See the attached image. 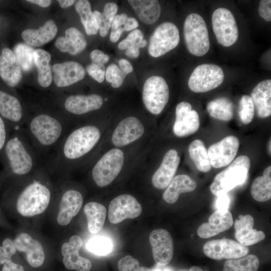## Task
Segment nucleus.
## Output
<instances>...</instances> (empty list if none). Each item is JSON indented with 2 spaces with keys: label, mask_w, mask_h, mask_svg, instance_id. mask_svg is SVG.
<instances>
[{
  "label": "nucleus",
  "mask_w": 271,
  "mask_h": 271,
  "mask_svg": "<svg viewBox=\"0 0 271 271\" xmlns=\"http://www.w3.org/2000/svg\"><path fill=\"white\" fill-rule=\"evenodd\" d=\"M224 79L222 69L213 64H202L197 66L188 82L190 89L194 92H205L219 86Z\"/></svg>",
  "instance_id": "obj_9"
},
{
  "label": "nucleus",
  "mask_w": 271,
  "mask_h": 271,
  "mask_svg": "<svg viewBox=\"0 0 271 271\" xmlns=\"http://www.w3.org/2000/svg\"><path fill=\"white\" fill-rule=\"evenodd\" d=\"M180 42L179 31L171 22H164L157 27L151 35L149 53L153 57L164 55L175 49Z\"/></svg>",
  "instance_id": "obj_11"
},
{
  "label": "nucleus",
  "mask_w": 271,
  "mask_h": 271,
  "mask_svg": "<svg viewBox=\"0 0 271 271\" xmlns=\"http://www.w3.org/2000/svg\"><path fill=\"white\" fill-rule=\"evenodd\" d=\"M16 249L26 253L28 263L32 267L41 266L45 260L43 247L40 242L26 233L18 235L14 241Z\"/></svg>",
  "instance_id": "obj_22"
},
{
  "label": "nucleus",
  "mask_w": 271,
  "mask_h": 271,
  "mask_svg": "<svg viewBox=\"0 0 271 271\" xmlns=\"http://www.w3.org/2000/svg\"><path fill=\"white\" fill-rule=\"evenodd\" d=\"M50 189L38 180L27 185L19 195L16 203L18 212L25 217H32L43 213L51 199Z\"/></svg>",
  "instance_id": "obj_4"
},
{
  "label": "nucleus",
  "mask_w": 271,
  "mask_h": 271,
  "mask_svg": "<svg viewBox=\"0 0 271 271\" xmlns=\"http://www.w3.org/2000/svg\"><path fill=\"white\" fill-rule=\"evenodd\" d=\"M99 127L87 123L71 128L44 162L47 169H66L87 157L99 142Z\"/></svg>",
  "instance_id": "obj_1"
},
{
  "label": "nucleus",
  "mask_w": 271,
  "mask_h": 271,
  "mask_svg": "<svg viewBox=\"0 0 271 271\" xmlns=\"http://www.w3.org/2000/svg\"><path fill=\"white\" fill-rule=\"evenodd\" d=\"M59 5L62 8H67L73 5L75 1L74 0H59Z\"/></svg>",
  "instance_id": "obj_59"
},
{
  "label": "nucleus",
  "mask_w": 271,
  "mask_h": 271,
  "mask_svg": "<svg viewBox=\"0 0 271 271\" xmlns=\"http://www.w3.org/2000/svg\"><path fill=\"white\" fill-rule=\"evenodd\" d=\"M204 254L208 257L220 260L243 257L248 254L249 249L234 240L222 238L209 241L203 246Z\"/></svg>",
  "instance_id": "obj_12"
},
{
  "label": "nucleus",
  "mask_w": 271,
  "mask_h": 271,
  "mask_svg": "<svg viewBox=\"0 0 271 271\" xmlns=\"http://www.w3.org/2000/svg\"><path fill=\"white\" fill-rule=\"evenodd\" d=\"M259 265V261L257 256L247 254L240 258L226 260L223 271H257Z\"/></svg>",
  "instance_id": "obj_40"
},
{
  "label": "nucleus",
  "mask_w": 271,
  "mask_h": 271,
  "mask_svg": "<svg viewBox=\"0 0 271 271\" xmlns=\"http://www.w3.org/2000/svg\"><path fill=\"white\" fill-rule=\"evenodd\" d=\"M57 27L54 21L49 20L38 29H26L22 33L26 43L30 46L40 47L51 41L57 33Z\"/></svg>",
  "instance_id": "obj_30"
},
{
  "label": "nucleus",
  "mask_w": 271,
  "mask_h": 271,
  "mask_svg": "<svg viewBox=\"0 0 271 271\" xmlns=\"http://www.w3.org/2000/svg\"><path fill=\"white\" fill-rule=\"evenodd\" d=\"M189 156L196 168L202 172H207L211 168L208 153L203 142L195 140L190 145L188 149Z\"/></svg>",
  "instance_id": "obj_37"
},
{
  "label": "nucleus",
  "mask_w": 271,
  "mask_h": 271,
  "mask_svg": "<svg viewBox=\"0 0 271 271\" xmlns=\"http://www.w3.org/2000/svg\"><path fill=\"white\" fill-rule=\"evenodd\" d=\"M103 104V98L97 94H76L66 98L64 107L70 114L81 115L99 109Z\"/></svg>",
  "instance_id": "obj_20"
},
{
  "label": "nucleus",
  "mask_w": 271,
  "mask_h": 271,
  "mask_svg": "<svg viewBox=\"0 0 271 271\" xmlns=\"http://www.w3.org/2000/svg\"><path fill=\"white\" fill-rule=\"evenodd\" d=\"M230 202V199L227 193L217 196L215 201L217 210H228Z\"/></svg>",
  "instance_id": "obj_51"
},
{
  "label": "nucleus",
  "mask_w": 271,
  "mask_h": 271,
  "mask_svg": "<svg viewBox=\"0 0 271 271\" xmlns=\"http://www.w3.org/2000/svg\"><path fill=\"white\" fill-rule=\"evenodd\" d=\"M250 166L249 158L245 155L238 157L224 170L218 174L210 185L211 193L215 196L227 193L245 182Z\"/></svg>",
  "instance_id": "obj_5"
},
{
  "label": "nucleus",
  "mask_w": 271,
  "mask_h": 271,
  "mask_svg": "<svg viewBox=\"0 0 271 271\" xmlns=\"http://www.w3.org/2000/svg\"><path fill=\"white\" fill-rule=\"evenodd\" d=\"M34 64L38 70V81L42 87L46 88L50 85L52 76L49 62L50 54L46 51L39 49L34 52Z\"/></svg>",
  "instance_id": "obj_34"
},
{
  "label": "nucleus",
  "mask_w": 271,
  "mask_h": 271,
  "mask_svg": "<svg viewBox=\"0 0 271 271\" xmlns=\"http://www.w3.org/2000/svg\"><path fill=\"white\" fill-rule=\"evenodd\" d=\"M56 47L62 52L75 55L84 50L87 42L83 34L77 28L70 27L65 31L64 37H59L55 42Z\"/></svg>",
  "instance_id": "obj_29"
},
{
  "label": "nucleus",
  "mask_w": 271,
  "mask_h": 271,
  "mask_svg": "<svg viewBox=\"0 0 271 271\" xmlns=\"http://www.w3.org/2000/svg\"><path fill=\"white\" fill-rule=\"evenodd\" d=\"M88 74L95 80L102 83L105 78V69L103 64L92 62L86 67Z\"/></svg>",
  "instance_id": "obj_48"
},
{
  "label": "nucleus",
  "mask_w": 271,
  "mask_h": 271,
  "mask_svg": "<svg viewBox=\"0 0 271 271\" xmlns=\"http://www.w3.org/2000/svg\"><path fill=\"white\" fill-rule=\"evenodd\" d=\"M117 266L119 271H141L139 260L130 255L121 258Z\"/></svg>",
  "instance_id": "obj_47"
},
{
  "label": "nucleus",
  "mask_w": 271,
  "mask_h": 271,
  "mask_svg": "<svg viewBox=\"0 0 271 271\" xmlns=\"http://www.w3.org/2000/svg\"><path fill=\"white\" fill-rule=\"evenodd\" d=\"M0 76L9 86L14 87L21 81L22 69L12 50L5 48L0 55Z\"/></svg>",
  "instance_id": "obj_27"
},
{
  "label": "nucleus",
  "mask_w": 271,
  "mask_h": 271,
  "mask_svg": "<svg viewBox=\"0 0 271 271\" xmlns=\"http://www.w3.org/2000/svg\"><path fill=\"white\" fill-rule=\"evenodd\" d=\"M253 198L258 202H265L271 198V167H267L262 176L256 178L251 186Z\"/></svg>",
  "instance_id": "obj_35"
},
{
  "label": "nucleus",
  "mask_w": 271,
  "mask_h": 271,
  "mask_svg": "<svg viewBox=\"0 0 271 271\" xmlns=\"http://www.w3.org/2000/svg\"><path fill=\"white\" fill-rule=\"evenodd\" d=\"M269 154L270 155V145H271V143H270V140H269ZM268 149H269V147H268Z\"/></svg>",
  "instance_id": "obj_62"
},
{
  "label": "nucleus",
  "mask_w": 271,
  "mask_h": 271,
  "mask_svg": "<svg viewBox=\"0 0 271 271\" xmlns=\"http://www.w3.org/2000/svg\"><path fill=\"white\" fill-rule=\"evenodd\" d=\"M28 2L38 5L43 8L48 7L51 4L52 1L50 0H28Z\"/></svg>",
  "instance_id": "obj_58"
},
{
  "label": "nucleus",
  "mask_w": 271,
  "mask_h": 271,
  "mask_svg": "<svg viewBox=\"0 0 271 271\" xmlns=\"http://www.w3.org/2000/svg\"><path fill=\"white\" fill-rule=\"evenodd\" d=\"M139 26L138 21L133 17H127L123 26V31H129L135 30Z\"/></svg>",
  "instance_id": "obj_55"
},
{
  "label": "nucleus",
  "mask_w": 271,
  "mask_h": 271,
  "mask_svg": "<svg viewBox=\"0 0 271 271\" xmlns=\"http://www.w3.org/2000/svg\"><path fill=\"white\" fill-rule=\"evenodd\" d=\"M207 110L212 117L223 121H229L233 116V107L227 98L220 97L209 102Z\"/></svg>",
  "instance_id": "obj_38"
},
{
  "label": "nucleus",
  "mask_w": 271,
  "mask_h": 271,
  "mask_svg": "<svg viewBox=\"0 0 271 271\" xmlns=\"http://www.w3.org/2000/svg\"><path fill=\"white\" fill-rule=\"evenodd\" d=\"M34 50L25 43H18L14 48V53L21 69L28 72L33 67L34 64Z\"/></svg>",
  "instance_id": "obj_41"
},
{
  "label": "nucleus",
  "mask_w": 271,
  "mask_h": 271,
  "mask_svg": "<svg viewBox=\"0 0 271 271\" xmlns=\"http://www.w3.org/2000/svg\"><path fill=\"white\" fill-rule=\"evenodd\" d=\"M72 123L63 117L41 113L27 117L23 128L44 163L71 128Z\"/></svg>",
  "instance_id": "obj_2"
},
{
  "label": "nucleus",
  "mask_w": 271,
  "mask_h": 271,
  "mask_svg": "<svg viewBox=\"0 0 271 271\" xmlns=\"http://www.w3.org/2000/svg\"><path fill=\"white\" fill-rule=\"evenodd\" d=\"M151 271H164V270H161V269H160L159 268H156V269H153Z\"/></svg>",
  "instance_id": "obj_61"
},
{
  "label": "nucleus",
  "mask_w": 271,
  "mask_h": 271,
  "mask_svg": "<svg viewBox=\"0 0 271 271\" xmlns=\"http://www.w3.org/2000/svg\"><path fill=\"white\" fill-rule=\"evenodd\" d=\"M254 219L249 214L240 215L234 223L235 236L238 242L244 246L254 244L265 238L262 231L253 229Z\"/></svg>",
  "instance_id": "obj_26"
},
{
  "label": "nucleus",
  "mask_w": 271,
  "mask_h": 271,
  "mask_svg": "<svg viewBox=\"0 0 271 271\" xmlns=\"http://www.w3.org/2000/svg\"><path fill=\"white\" fill-rule=\"evenodd\" d=\"M142 212V205L136 198L129 194H122L110 201L108 219L111 223L117 224L126 219L137 218Z\"/></svg>",
  "instance_id": "obj_13"
},
{
  "label": "nucleus",
  "mask_w": 271,
  "mask_h": 271,
  "mask_svg": "<svg viewBox=\"0 0 271 271\" xmlns=\"http://www.w3.org/2000/svg\"><path fill=\"white\" fill-rule=\"evenodd\" d=\"M183 31L185 43L190 53L202 57L208 52L210 46L208 31L200 15L189 14L185 20Z\"/></svg>",
  "instance_id": "obj_6"
},
{
  "label": "nucleus",
  "mask_w": 271,
  "mask_h": 271,
  "mask_svg": "<svg viewBox=\"0 0 271 271\" xmlns=\"http://www.w3.org/2000/svg\"><path fill=\"white\" fill-rule=\"evenodd\" d=\"M233 223L232 215L228 210H217L209 217L208 222L199 226L197 234L202 238H208L229 229Z\"/></svg>",
  "instance_id": "obj_23"
},
{
  "label": "nucleus",
  "mask_w": 271,
  "mask_h": 271,
  "mask_svg": "<svg viewBox=\"0 0 271 271\" xmlns=\"http://www.w3.org/2000/svg\"><path fill=\"white\" fill-rule=\"evenodd\" d=\"M169 98V88L165 79L154 75L145 81L142 91V99L146 109L154 115L160 114Z\"/></svg>",
  "instance_id": "obj_8"
},
{
  "label": "nucleus",
  "mask_w": 271,
  "mask_h": 271,
  "mask_svg": "<svg viewBox=\"0 0 271 271\" xmlns=\"http://www.w3.org/2000/svg\"><path fill=\"white\" fill-rule=\"evenodd\" d=\"M144 132V125L138 118L127 116L116 125L112 132L111 141L115 147H125L140 139Z\"/></svg>",
  "instance_id": "obj_15"
},
{
  "label": "nucleus",
  "mask_w": 271,
  "mask_h": 271,
  "mask_svg": "<svg viewBox=\"0 0 271 271\" xmlns=\"http://www.w3.org/2000/svg\"><path fill=\"white\" fill-rule=\"evenodd\" d=\"M239 144L237 137L229 136L210 146L207 153L211 166L220 168L229 165L237 154Z\"/></svg>",
  "instance_id": "obj_14"
},
{
  "label": "nucleus",
  "mask_w": 271,
  "mask_h": 271,
  "mask_svg": "<svg viewBox=\"0 0 271 271\" xmlns=\"http://www.w3.org/2000/svg\"><path fill=\"white\" fill-rule=\"evenodd\" d=\"M13 136L4 148L5 158L11 172L15 175L26 176L44 164L23 127L14 129Z\"/></svg>",
  "instance_id": "obj_3"
},
{
  "label": "nucleus",
  "mask_w": 271,
  "mask_h": 271,
  "mask_svg": "<svg viewBox=\"0 0 271 271\" xmlns=\"http://www.w3.org/2000/svg\"><path fill=\"white\" fill-rule=\"evenodd\" d=\"M82 245V239L77 235L72 236L68 242L62 244L61 253L63 256V262L67 269L77 271H90L91 269L90 260L79 254Z\"/></svg>",
  "instance_id": "obj_18"
},
{
  "label": "nucleus",
  "mask_w": 271,
  "mask_h": 271,
  "mask_svg": "<svg viewBox=\"0 0 271 271\" xmlns=\"http://www.w3.org/2000/svg\"><path fill=\"white\" fill-rule=\"evenodd\" d=\"M90 58L93 63L104 65L109 60V57L99 50H94L90 53Z\"/></svg>",
  "instance_id": "obj_50"
},
{
  "label": "nucleus",
  "mask_w": 271,
  "mask_h": 271,
  "mask_svg": "<svg viewBox=\"0 0 271 271\" xmlns=\"http://www.w3.org/2000/svg\"><path fill=\"white\" fill-rule=\"evenodd\" d=\"M117 10L116 3L108 2L104 5L103 13L98 11L93 12L101 37H104L107 35Z\"/></svg>",
  "instance_id": "obj_39"
},
{
  "label": "nucleus",
  "mask_w": 271,
  "mask_h": 271,
  "mask_svg": "<svg viewBox=\"0 0 271 271\" xmlns=\"http://www.w3.org/2000/svg\"><path fill=\"white\" fill-rule=\"evenodd\" d=\"M88 251L98 255H105L112 251V242L108 237L95 236L90 238L86 243Z\"/></svg>",
  "instance_id": "obj_42"
},
{
  "label": "nucleus",
  "mask_w": 271,
  "mask_h": 271,
  "mask_svg": "<svg viewBox=\"0 0 271 271\" xmlns=\"http://www.w3.org/2000/svg\"><path fill=\"white\" fill-rule=\"evenodd\" d=\"M53 80L58 87L69 86L83 79L85 71L83 67L75 61L56 63L53 66Z\"/></svg>",
  "instance_id": "obj_21"
},
{
  "label": "nucleus",
  "mask_w": 271,
  "mask_h": 271,
  "mask_svg": "<svg viewBox=\"0 0 271 271\" xmlns=\"http://www.w3.org/2000/svg\"><path fill=\"white\" fill-rule=\"evenodd\" d=\"M118 64L121 70L126 75L133 71V67L130 63L125 59L119 60Z\"/></svg>",
  "instance_id": "obj_56"
},
{
  "label": "nucleus",
  "mask_w": 271,
  "mask_h": 271,
  "mask_svg": "<svg viewBox=\"0 0 271 271\" xmlns=\"http://www.w3.org/2000/svg\"><path fill=\"white\" fill-rule=\"evenodd\" d=\"M84 212L87 220L88 231L93 234L101 231L106 217L105 206L98 202H90L84 206Z\"/></svg>",
  "instance_id": "obj_33"
},
{
  "label": "nucleus",
  "mask_w": 271,
  "mask_h": 271,
  "mask_svg": "<svg viewBox=\"0 0 271 271\" xmlns=\"http://www.w3.org/2000/svg\"><path fill=\"white\" fill-rule=\"evenodd\" d=\"M128 3L144 23L151 25L159 19L161 7L157 0H129Z\"/></svg>",
  "instance_id": "obj_32"
},
{
  "label": "nucleus",
  "mask_w": 271,
  "mask_h": 271,
  "mask_svg": "<svg viewBox=\"0 0 271 271\" xmlns=\"http://www.w3.org/2000/svg\"><path fill=\"white\" fill-rule=\"evenodd\" d=\"M180 162V158L176 150L168 151L152 176L153 185L158 189L166 188L174 177Z\"/></svg>",
  "instance_id": "obj_19"
},
{
  "label": "nucleus",
  "mask_w": 271,
  "mask_h": 271,
  "mask_svg": "<svg viewBox=\"0 0 271 271\" xmlns=\"http://www.w3.org/2000/svg\"><path fill=\"white\" fill-rule=\"evenodd\" d=\"M7 129L6 123L0 116V151L5 148L7 143Z\"/></svg>",
  "instance_id": "obj_52"
},
{
  "label": "nucleus",
  "mask_w": 271,
  "mask_h": 271,
  "mask_svg": "<svg viewBox=\"0 0 271 271\" xmlns=\"http://www.w3.org/2000/svg\"><path fill=\"white\" fill-rule=\"evenodd\" d=\"M75 8L80 18L86 34L88 35L96 34L99 30L98 26L89 1H78L75 4Z\"/></svg>",
  "instance_id": "obj_36"
},
{
  "label": "nucleus",
  "mask_w": 271,
  "mask_h": 271,
  "mask_svg": "<svg viewBox=\"0 0 271 271\" xmlns=\"http://www.w3.org/2000/svg\"><path fill=\"white\" fill-rule=\"evenodd\" d=\"M254 114V106L251 97L244 95L240 99L239 105L238 114L242 122L248 124L253 119Z\"/></svg>",
  "instance_id": "obj_43"
},
{
  "label": "nucleus",
  "mask_w": 271,
  "mask_h": 271,
  "mask_svg": "<svg viewBox=\"0 0 271 271\" xmlns=\"http://www.w3.org/2000/svg\"><path fill=\"white\" fill-rule=\"evenodd\" d=\"M126 75L117 65L112 63L105 70V78L112 87L117 88L122 84Z\"/></svg>",
  "instance_id": "obj_45"
},
{
  "label": "nucleus",
  "mask_w": 271,
  "mask_h": 271,
  "mask_svg": "<svg viewBox=\"0 0 271 271\" xmlns=\"http://www.w3.org/2000/svg\"><path fill=\"white\" fill-rule=\"evenodd\" d=\"M212 29L217 42L228 47L233 45L238 38L236 20L232 12L224 8L216 9L212 15Z\"/></svg>",
  "instance_id": "obj_10"
},
{
  "label": "nucleus",
  "mask_w": 271,
  "mask_h": 271,
  "mask_svg": "<svg viewBox=\"0 0 271 271\" xmlns=\"http://www.w3.org/2000/svg\"><path fill=\"white\" fill-rule=\"evenodd\" d=\"M149 241L156 263L161 266L169 264L174 252L173 241L170 233L164 229H156L150 233Z\"/></svg>",
  "instance_id": "obj_17"
},
{
  "label": "nucleus",
  "mask_w": 271,
  "mask_h": 271,
  "mask_svg": "<svg viewBox=\"0 0 271 271\" xmlns=\"http://www.w3.org/2000/svg\"><path fill=\"white\" fill-rule=\"evenodd\" d=\"M259 16L266 22L271 21V1H260L258 6Z\"/></svg>",
  "instance_id": "obj_49"
},
{
  "label": "nucleus",
  "mask_w": 271,
  "mask_h": 271,
  "mask_svg": "<svg viewBox=\"0 0 271 271\" xmlns=\"http://www.w3.org/2000/svg\"><path fill=\"white\" fill-rule=\"evenodd\" d=\"M0 114L13 124L14 129L23 127L26 119L18 98L2 90H0Z\"/></svg>",
  "instance_id": "obj_24"
},
{
  "label": "nucleus",
  "mask_w": 271,
  "mask_h": 271,
  "mask_svg": "<svg viewBox=\"0 0 271 271\" xmlns=\"http://www.w3.org/2000/svg\"><path fill=\"white\" fill-rule=\"evenodd\" d=\"M144 37V34L141 30L135 29L118 44V48L123 50L132 46L139 48L145 47L147 45V42Z\"/></svg>",
  "instance_id": "obj_44"
},
{
  "label": "nucleus",
  "mask_w": 271,
  "mask_h": 271,
  "mask_svg": "<svg viewBox=\"0 0 271 271\" xmlns=\"http://www.w3.org/2000/svg\"><path fill=\"white\" fill-rule=\"evenodd\" d=\"M125 54L128 57L137 58L140 55V48L137 47H130L126 49Z\"/></svg>",
  "instance_id": "obj_57"
},
{
  "label": "nucleus",
  "mask_w": 271,
  "mask_h": 271,
  "mask_svg": "<svg viewBox=\"0 0 271 271\" xmlns=\"http://www.w3.org/2000/svg\"><path fill=\"white\" fill-rule=\"evenodd\" d=\"M14 254V253L3 246H0V264H5L7 262L11 260V257Z\"/></svg>",
  "instance_id": "obj_53"
},
{
  "label": "nucleus",
  "mask_w": 271,
  "mask_h": 271,
  "mask_svg": "<svg viewBox=\"0 0 271 271\" xmlns=\"http://www.w3.org/2000/svg\"><path fill=\"white\" fill-rule=\"evenodd\" d=\"M197 187L196 182L185 174L175 176L164 192L163 198L168 203L174 204L182 193L194 191Z\"/></svg>",
  "instance_id": "obj_31"
},
{
  "label": "nucleus",
  "mask_w": 271,
  "mask_h": 271,
  "mask_svg": "<svg viewBox=\"0 0 271 271\" xmlns=\"http://www.w3.org/2000/svg\"><path fill=\"white\" fill-rule=\"evenodd\" d=\"M2 271H24V268L21 264L16 263L11 260L4 264Z\"/></svg>",
  "instance_id": "obj_54"
},
{
  "label": "nucleus",
  "mask_w": 271,
  "mask_h": 271,
  "mask_svg": "<svg viewBox=\"0 0 271 271\" xmlns=\"http://www.w3.org/2000/svg\"><path fill=\"white\" fill-rule=\"evenodd\" d=\"M257 115L265 118L271 114V79L259 82L253 89L250 96Z\"/></svg>",
  "instance_id": "obj_28"
},
{
  "label": "nucleus",
  "mask_w": 271,
  "mask_h": 271,
  "mask_svg": "<svg viewBox=\"0 0 271 271\" xmlns=\"http://www.w3.org/2000/svg\"><path fill=\"white\" fill-rule=\"evenodd\" d=\"M127 17V15L124 13L116 15L111 26L110 40L112 42L114 43L118 40L124 31L123 27Z\"/></svg>",
  "instance_id": "obj_46"
},
{
  "label": "nucleus",
  "mask_w": 271,
  "mask_h": 271,
  "mask_svg": "<svg viewBox=\"0 0 271 271\" xmlns=\"http://www.w3.org/2000/svg\"><path fill=\"white\" fill-rule=\"evenodd\" d=\"M124 162L123 152L118 148H112L93 164L91 176L95 184L104 187L110 184L120 172Z\"/></svg>",
  "instance_id": "obj_7"
},
{
  "label": "nucleus",
  "mask_w": 271,
  "mask_h": 271,
  "mask_svg": "<svg viewBox=\"0 0 271 271\" xmlns=\"http://www.w3.org/2000/svg\"><path fill=\"white\" fill-rule=\"evenodd\" d=\"M189 271H208V270H203L201 267L197 266H193L191 267Z\"/></svg>",
  "instance_id": "obj_60"
},
{
  "label": "nucleus",
  "mask_w": 271,
  "mask_h": 271,
  "mask_svg": "<svg viewBox=\"0 0 271 271\" xmlns=\"http://www.w3.org/2000/svg\"><path fill=\"white\" fill-rule=\"evenodd\" d=\"M83 199L78 191L69 189L62 195L57 220L62 226L68 225L82 207Z\"/></svg>",
  "instance_id": "obj_25"
},
{
  "label": "nucleus",
  "mask_w": 271,
  "mask_h": 271,
  "mask_svg": "<svg viewBox=\"0 0 271 271\" xmlns=\"http://www.w3.org/2000/svg\"><path fill=\"white\" fill-rule=\"evenodd\" d=\"M175 120L173 131L178 137H184L196 132L200 126L197 112L192 109V105L186 101L178 103L176 107Z\"/></svg>",
  "instance_id": "obj_16"
}]
</instances>
